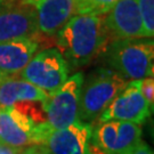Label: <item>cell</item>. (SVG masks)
Listing matches in <instances>:
<instances>
[{
	"label": "cell",
	"mask_w": 154,
	"mask_h": 154,
	"mask_svg": "<svg viewBox=\"0 0 154 154\" xmlns=\"http://www.w3.org/2000/svg\"><path fill=\"white\" fill-rule=\"evenodd\" d=\"M0 143L14 147L38 144V123L15 105L0 109Z\"/></svg>",
	"instance_id": "obj_9"
},
{
	"label": "cell",
	"mask_w": 154,
	"mask_h": 154,
	"mask_svg": "<svg viewBox=\"0 0 154 154\" xmlns=\"http://www.w3.org/2000/svg\"><path fill=\"white\" fill-rule=\"evenodd\" d=\"M24 147H14L0 143V154H22Z\"/></svg>",
	"instance_id": "obj_20"
},
{
	"label": "cell",
	"mask_w": 154,
	"mask_h": 154,
	"mask_svg": "<svg viewBox=\"0 0 154 154\" xmlns=\"http://www.w3.org/2000/svg\"><path fill=\"white\" fill-rule=\"evenodd\" d=\"M140 88L143 93L144 97L146 99L151 111L153 112V105H154V80L153 77H147L140 79Z\"/></svg>",
	"instance_id": "obj_17"
},
{
	"label": "cell",
	"mask_w": 154,
	"mask_h": 154,
	"mask_svg": "<svg viewBox=\"0 0 154 154\" xmlns=\"http://www.w3.org/2000/svg\"><path fill=\"white\" fill-rule=\"evenodd\" d=\"M126 154H153V151L147 144L144 143L143 140H140L135 147H132Z\"/></svg>",
	"instance_id": "obj_19"
},
{
	"label": "cell",
	"mask_w": 154,
	"mask_h": 154,
	"mask_svg": "<svg viewBox=\"0 0 154 154\" xmlns=\"http://www.w3.org/2000/svg\"><path fill=\"white\" fill-rule=\"evenodd\" d=\"M47 96L42 89L16 75L0 80V109L24 102H44Z\"/></svg>",
	"instance_id": "obj_14"
},
{
	"label": "cell",
	"mask_w": 154,
	"mask_h": 154,
	"mask_svg": "<svg viewBox=\"0 0 154 154\" xmlns=\"http://www.w3.org/2000/svg\"><path fill=\"white\" fill-rule=\"evenodd\" d=\"M70 67L57 48L35 53L21 71V78L42 89L48 95L55 93L69 78Z\"/></svg>",
	"instance_id": "obj_4"
},
{
	"label": "cell",
	"mask_w": 154,
	"mask_h": 154,
	"mask_svg": "<svg viewBox=\"0 0 154 154\" xmlns=\"http://www.w3.org/2000/svg\"><path fill=\"white\" fill-rule=\"evenodd\" d=\"M119 0H75L77 14L105 15Z\"/></svg>",
	"instance_id": "obj_15"
},
{
	"label": "cell",
	"mask_w": 154,
	"mask_h": 154,
	"mask_svg": "<svg viewBox=\"0 0 154 154\" xmlns=\"http://www.w3.org/2000/svg\"><path fill=\"white\" fill-rule=\"evenodd\" d=\"M82 73H75L67 78L64 85L55 93L47 96L41 102V107L46 113V122L51 129H61L70 126L79 119V105L82 87Z\"/></svg>",
	"instance_id": "obj_5"
},
{
	"label": "cell",
	"mask_w": 154,
	"mask_h": 154,
	"mask_svg": "<svg viewBox=\"0 0 154 154\" xmlns=\"http://www.w3.org/2000/svg\"><path fill=\"white\" fill-rule=\"evenodd\" d=\"M2 79H4V78H2L1 75H0V80H2Z\"/></svg>",
	"instance_id": "obj_23"
},
{
	"label": "cell",
	"mask_w": 154,
	"mask_h": 154,
	"mask_svg": "<svg viewBox=\"0 0 154 154\" xmlns=\"http://www.w3.org/2000/svg\"><path fill=\"white\" fill-rule=\"evenodd\" d=\"M105 61L125 79L153 77L154 42L152 38L116 39L104 50Z\"/></svg>",
	"instance_id": "obj_2"
},
{
	"label": "cell",
	"mask_w": 154,
	"mask_h": 154,
	"mask_svg": "<svg viewBox=\"0 0 154 154\" xmlns=\"http://www.w3.org/2000/svg\"><path fill=\"white\" fill-rule=\"evenodd\" d=\"M37 9L38 31L45 35H55L77 15L75 0H42Z\"/></svg>",
	"instance_id": "obj_13"
},
{
	"label": "cell",
	"mask_w": 154,
	"mask_h": 154,
	"mask_svg": "<svg viewBox=\"0 0 154 154\" xmlns=\"http://www.w3.org/2000/svg\"><path fill=\"white\" fill-rule=\"evenodd\" d=\"M38 48V41L32 37L0 42V75L7 78L20 74Z\"/></svg>",
	"instance_id": "obj_12"
},
{
	"label": "cell",
	"mask_w": 154,
	"mask_h": 154,
	"mask_svg": "<svg viewBox=\"0 0 154 154\" xmlns=\"http://www.w3.org/2000/svg\"><path fill=\"white\" fill-rule=\"evenodd\" d=\"M105 25L116 39L145 38L137 0H119L104 15Z\"/></svg>",
	"instance_id": "obj_11"
},
{
	"label": "cell",
	"mask_w": 154,
	"mask_h": 154,
	"mask_svg": "<svg viewBox=\"0 0 154 154\" xmlns=\"http://www.w3.org/2000/svg\"><path fill=\"white\" fill-rule=\"evenodd\" d=\"M110 38L104 15L77 14L57 33V49L69 67L77 69L103 54Z\"/></svg>",
	"instance_id": "obj_1"
},
{
	"label": "cell",
	"mask_w": 154,
	"mask_h": 154,
	"mask_svg": "<svg viewBox=\"0 0 154 154\" xmlns=\"http://www.w3.org/2000/svg\"><path fill=\"white\" fill-rule=\"evenodd\" d=\"M22 154H51L50 151L42 144H33L28 146L26 149H23Z\"/></svg>",
	"instance_id": "obj_18"
},
{
	"label": "cell",
	"mask_w": 154,
	"mask_h": 154,
	"mask_svg": "<svg viewBox=\"0 0 154 154\" xmlns=\"http://www.w3.org/2000/svg\"><path fill=\"white\" fill-rule=\"evenodd\" d=\"M7 1H9V0H0V6L4 5V4H5V2H7Z\"/></svg>",
	"instance_id": "obj_22"
},
{
	"label": "cell",
	"mask_w": 154,
	"mask_h": 154,
	"mask_svg": "<svg viewBox=\"0 0 154 154\" xmlns=\"http://www.w3.org/2000/svg\"><path fill=\"white\" fill-rule=\"evenodd\" d=\"M38 32L37 9L25 1H7L0 6V42L32 37Z\"/></svg>",
	"instance_id": "obj_10"
},
{
	"label": "cell",
	"mask_w": 154,
	"mask_h": 154,
	"mask_svg": "<svg viewBox=\"0 0 154 154\" xmlns=\"http://www.w3.org/2000/svg\"><path fill=\"white\" fill-rule=\"evenodd\" d=\"M127 79L112 69L100 67L83 80L79 105V119L91 122L125 88Z\"/></svg>",
	"instance_id": "obj_3"
},
{
	"label": "cell",
	"mask_w": 154,
	"mask_h": 154,
	"mask_svg": "<svg viewBox=\"0 0 154 154\" xmlns=\"http://www.w3.org/2000/svg\"><path fill=\"white\" fill-rule=\"evenodd\" d=\"M152 114L140 88V80H131L116 95L99 116L98 122L121 120L142 125Z\"/></svg>",
	"instance_id": "obj_6"
},
{
	"label": "cell",
	"mask_w": 154,
	"mask_h": 154,
	"mask_svg": "<svg viewBox=\"0 0 154 154\" xmlns=\"http://www.w3.org/2000/svg\"><path fill=\"white\" fill-rule=\"evenodd\" d=\"M91 135V123L78 119L65 128H50L42 145L51 154H93Z\"/></svg>",
	"instance_id": "obj_8"
},
{
	"label": "cell",
	"mask_w": 154,
	"mask_h": 154,
	"mask_svg": "<svg viewBox=\"0 0 154 154\" xmlns=\"http://www.w3.org/2000/svg\"><path fill=\"white\" fill-rule=\"evenodd\" d=\"M138 9L143 22L145 38L154 35V0H137Z\"/></svg>",
	"instance_id": "obj_16"
},
{
	"label": "cell",
	"mask_w": 154,
	"mask_h": 154,
	"mask_svg": "<svg viewBox=\"0 0 154 154\" xmlns=\"http://www.w3.org/2000/svg\"><path fill=\"white\" fill-rule=\"evenodd\" d=\"M140 140L139 125L121 120L99 122L91 135V144L104 154H126Z\"/></svg>",
	"instance_id": "obj_7"
},
{
	"label": "cell",
	"mask_w": 154,
	"mask_h": 154,
	"mask_svg": "<svg viewBox=\"0 0 154 154\" xmlns=\"http://www.w3.org/2000/svg\"><path fill=\"white\" fill-rule=\"evenodd\" d=\"M24 1H25L26 4H29V5H32L35 7V6H38L42 0H24Z\"/></svg>",
	"instance_id": "obj_21"
}]
</instances>
